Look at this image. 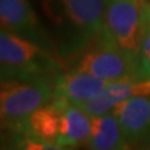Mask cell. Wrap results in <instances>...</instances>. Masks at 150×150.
I'll list each match as a JSON object with an SVG mask.
<instances>
[{
  "instance_id": "cell-12",
  "label": "cell",
  "mask_w": 150,
  "mask_h": 150,
  "mask_svg": "<svg viewBox=\"0 0 150 150\" xmlns=\"http://www.w3.org/2000/svg\"><path fill=\"white\" fill-rule=\"evenodd\" d=\"M86 148L93 150H120L130 148L121 131L119 120L112 111L91 118V137L86 143Z\"/></svg>"
},
{
  "instance_id": "cell-4",
  "label": "cell",
  "mask_w": 150,
  "mask_h": 150,
  "mask_svg": "<svg viewBox=\"0 0 150 150\" xmlns=\"http://www.w3.org/2000/svg\"><path fill=\"white\" fill-rule=\"evenodd\" d=\"M70 68L88 71L108 83L134 80L135 73V63L118 48L105 30L73 60Z\"/></svg>"
},
{
  "instance_id": "cell-7",
  "label": "cell",
  "mask_w": 150,
  "mask_h": 150,
  "mask_svg": "<svg viewBox=\"0 0 150 150\" xmlns=\"http://www.w3.org/2000/svg\"><path fill=\"white\" fill-rule=\"evenodd\" d=\"M130 148H150V96L137 95L112 108Z\"/></svg>"
},
{
  "instance_id": "cell-13",
  "label": "cell",
  "mask_w": 150,
  "mask_h": 150,
  "mask_svg": "<svg viewBox=\"0 0 150 150\" xmlns=\"http://www.w3.org/2000/svg\"><path fill=\"white\" fill-rule=\"evenodd\" d=\"M142 11V31H140L139 54L135 62L134 80L150 79V1L140 0Z\"/></svg>"
},
{
  "instance_id": "cell-3",
  "label": "cell",
  "mask_w": 150,
  "mask_h": 150,
  "mask_svg": "<svg viewBox=\"0 0 150 150\" xmlns=\"http://www.w3.org/2000/svg\"><path fill=\"white\" fill-rule=\"evenodd\" d=\"M64 62L41 45L1 29L0 65L1 79L46 78L55 81Z\"/></svg>"
},
{
  "instance_id": "cell-5",
  "label": "cell",
  "mask_w": 150,
  "mask_h": 150,
  "mask_svg": "<svg viewBox=\"0 0 150 150\" xmlns=\"http://www.w3.org/2000/svg\"><path fill=\"white\" fill-rule=\"evenodd\" d=\"M104 30L126 56L137 62L142 31L140 0H105Z\"/></svg>"
},
{
  "instance_id": "cell-11",
  "label": "cell",
  "mask_w": 150,
  "mask_h": 150,
  "mask_svg": "<svg viewBox=\"0 0 150 150\" xmlns=\"http://www.w3.org/2000/svg\"><path fill=\"white\" fill-rule=\"evenodd\" d=\"M64 104V99L54 96V99L49 104L39 108L35 112H33L28 121V129L24 137L30 135L56 144L60 133V120H62V110Z\"/></svg>"
},
{
  "instance_id": "cell-10",
  "label": "cell",
  "mask_w": 150,
  "mask_h": 150,
  "mask_svg": "<svg viewBox=\"0 0 150 150\" xmlns=\"http://www.w3.org/2000/svg\"><path fill=\"white\" fill-rule=\"evenodd\" d=\"M91 137V116L80 106L65 101L62 110L60 133L56 144L63 149L86 145Z\"/></svg>"
},
{
  "instance_id": "cell-2",
  "label": "cell",
  "mask_w": 150,
  "mask_h": 150,
  "mask_svg": "<svg viewBox=\"0 0 150 150\" xmlns=\"http://www.w3.org/2000/svg\"><path fill=\"white\" fill-rule=\"evenodd\" d=\"M54 99V81L46 78L1 79L0 112L3 128L21 138L29 118Z\"/></svg>"
},
{
  "instance_id": "cell-8",
  "label": "cell",
  "mask_w": 150,
  "mask_h": 150,
  "mask_svg": "<svg viewBox=\"0 0 150 150\" xmlns=\"http://www.w3.org/2000/svg\"><path fill=\"white\" fill-rule=\"evenodd\" d=\"M108 81L88 71L69 68L60 73L54 81V96L62 98L69 104L79 106L101 91Z\"/></svg>"
},
{
  "instance_id": "cell-1",
  "label": "cell",
  "mask_w": 150,
  "mask_h": 150,
  "mask_svg": "<svg viewBox=\"0 0 150 150\" xmlns=\"http://www.w3.org/2000/svg\"><path fill=\"white\" fill-rule=\"evenodd\" d=\"M56 53L70 62L104 30L105 0H39Z\"/></svg>"
},
{
  "instance_id": "cell-14",
  "label": "cell",
  "mask_w": 150,
  "mask_h": 150,
  "mask_svg": "<svg viewBox=\"0 0 150 150\" xmlns=\"http://www.w3.org/2000/svg\"><path fill=\"white\" fill-rule=\"evenodd\" d=\"M149 1H150V0H149Z\"/></svg>"
},
{
  "instance_id": "cell-9",
  "label": "cell",
  "mask_w": 150,
  "mask_h": 150,
  "mask_svg": "<svg viewBox=\"0 0 150 150\" xmlns=\"http://www.w3.org/2000/svg\"><path fill=\"white\" fill-rule=\"evenodd\" d=\"M137 95H150V79L148 80H119L111 81L89 100L79 105L89 115L100 116L112 110L119 103Z\"/></svg>"
},
{
  "instance_id": "cell-6",
  "label": "cell",
  "mask_w": 150,
  "mask_h": 150,
  "mask_svg": "<svg viewBox=\"0 0 150 150\" xmlns=\"http://www.w3.org/2000/svg\"><path fill=\"white\" fill-rule=\"evenodd\" d=\"M0 20L1 29L34 41L58 55L53 39L39 21L29 0H0Z\"/></svg>"
}]
</instances>
